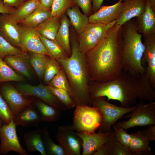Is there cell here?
I'll return each mask as SVG.
<instances>
[{"label":"cell","instance_id":"6da1fadb","mask_svg":"<svg viewBox=\"0 0 155 155\" xmlns=\"http://www.w3.org/2000/svg\"><path fill=\"white\" fill-rule=\"evenodd\" d=\"M91 99L106 97L108 100L119 102L121 106L132 107L141 101H153L155 90L145 73H135L122 71L114 80L105 82H91L89 87Z\"/></svg>","mask_w":155,"mask_h":155},{"label":"cell","instance_id":"7a4b0ae2","mask_svg":"<svg viewBox=\"0 0 155 155\" xmlns=\"http://www.w3.org/2000/svg\"><path fill=\"white\" fill-rule=\"evenodd\" d=\"M122 26H115L94 47L85 53L91 82L115 80L122 72Z\"/></svg>","mask_w":155,"mask_h":155},{"label":"cell","instance_id":"3957f363","mask_svg":"<svg viewBox=\"0 0 155 155\" xmlns=\"http://www.w3.org/2000/svg\"><path fill=\"white\" fill-rule=\"evenodd\" d=\"M71 54L57 60L63 70L76 97L77 105H91L89 87L91 81L85 53L80 50L77 38L72 39Z\"/></svg>","mask_w":155,"mask_h":155},{"label":"cell","instance_id":"277c9868","mask_svg":"<svg viewBox=\"0 0 155 155\" xmlns=\"http://www.w3.org/2000/svg\"><path fill=\"white\" fill-rule=\"evenodd\" d=\"M123 40L122 67L123 71L135 73H145L141 60L145 49L142 35L137 30L136 22L130 20L122 27Z\"/></svg>","mask_w":155,"mask_h":155},{"label":"cell","instance_id":"5b68a950","mask_svg":"<svg viewBox=\"0 0 155 155\" xmlns=\"http://www.w3.org/2000/svg\"><path fill=\"white\" fill-rule=\"evenodd\" d=\"M73 116L72 129L78 132L93 133L98 129L102 121V115L97 107L88 105L76 106Z\"/></svg>","mask_w":155,"mask_h":155},{"label":"cell","instance_id":"8992f818","mask_svg":"<svg viewBox=\"0 0 155 155\" xmlns=\"http://www.w3.org/2000/svg\"><path fill=\"white\" fill-rule=\"evenodd\" d=\"M91 105L98 108L102 117V121L98 130L104 133L111 131V126L124 115L130 113L136 107L128 108L118 106L107 101L105 97H100L91 100Z\"/></svg>","mask_w":155,"mask_h":155},{"label":"cell","instance_id":"52a82bcc","mask_svg":"<svg viewBox=\"0 0 155 155\" xmlns=\"http://www.w3.org/2000/svg\"><path fill=\"white\" fill-rule=\"evenodd\" d=\"M135 108L125 118L127 120L116 123V126L126 130L136 126H146L155 125V102L146 104L144 101L138 102Z\"/></svg>","mask_w":155,"mask_h":155},{"label":"cell","instance_id":"ba28073f","mask_svg":"<svg viewBox=\"0 0 155 155\" xmlns=\"http://www.w3.org/2000/svg\"><path fill=\"white\" fill-rule=\"evenodd\" d=\"M116 20L106 24L90 23L85 29L78 34V40L81 51L85 53L94 47L115 26Z\"/></svg>","mask_w":155,"mask_h":155},{"label":"cell","instance_id":"9c48e42d","mask_svg":"<svg viewBox=\"0 0 155 155\" xmlns=\"http://www.w3.org/2000/svg\"><path fill=\"white\" fill-rule=\"evenodd\" d=\"M16 88L24 97H34L62 111L67 110L65 106L47 88L40 83L37 86L19 83Z\"/></svg>","mask_w":155,"mask_h":155},{"label":"cell","instance_id":"30bf717a","mask_svg":"<svg viewBox=\"0 0 155 155\" xmlns=\"http://www.w3.org/2000/svg\"><path fill=\"white\" fill-rule=\"evenodd\" d=\"M16 125L13 120L8 124H4L0 127V154L6 155L11 151L20 155L28 154L23 148L17 134Z\"/></svg>","mask_w":155,"mask_h":155},{"label":"cell","instance_id":"8fae6325","mask_svg":"<svg viewBox=\"0 0 155 155\" xmlns=\"http://www.w3.org/2000/svg\"><path fill=\"white\" fill-rule=\"evenodd\" d=\"M74 131L69 125H62L58 128L57 140L58 144L64 150L65 155H80L82 140Z\"/></svg>","mask_w":155,"mask_h":155},{"label":"cell","instance_id":"7c38bea8","mask_svg":"<svg viewBox=\"0 0 155 155\" xmlns=\"http://www.w3.org/2000/svg\"><path fill=\"white\" fill-rule=\"evenodd\" d=\"M21 31L20 49L23 52L40 53L49 56L40 38V35L34 28L20 25Z\"/></svg>","mask_w":155,"mask_h":155},{"label":"cell","instance_id":"4fadbf2b","mask_svg":"<svg viewBox=\"0 0 155 155\" xmlns=\"http://www.w3.org/2000/svg\"><path fill=\"white\" fill-rule=\"evenodd\" d=\"M0 93L9 106L14 116L32 103V100L24 97L16 88L9 84L0 87Z\"/></svg>","mask_w":155,"mask_h":155},{"label":"cell","instance_id":"5bb4252c","mask_svg":"<svg viewBox=\"0 0 155 155\" xmlns=\"http://www.w3.org/2000/svg\"><path fill=\"white\" fill-rule=\"evenodd\" d=\"M18 23L9 13L0 14V36L12 45L20 48L21 31Z\"/></svg>","mask_w":155,"mask_h":155},{"label":"cell","instance_id":"9a60e30c","mask_svg":"<svg viewBox=\"0 0 155 155\" xmlns=\"http://www.w3.org/2000/svg\"><path fill=\"white\" fill-rule=\"evenodd\" d=\"M123 0L110 6H101L100 9L89 17L90 23L106 24L117 20L119 17L124 6Z\"/></svg>","mask_w":155,"mask_h":155},{"label":"cell","instance_id":"2e32d148","mask_svg":"<svg viewBox=\"0 0 155 155\" xmlns=\"http://www.w3.org/2000/svg\"><path fill=\"white\" fill-rule=\"evenodd\" d=\"M110 132L104 133L98 130L97 133H91L76 132L82 140L83 151L82 155H93L107 141Z\"/></svg>","mask_w":155,"mask_h":155},{"label":"cell","instance_id":"e0dca14e","mask_svg":"<svg viewBox=\"0 0 155 155\" xmlns=\"http://www.w3.org/2000/svg\"><path fill=\"white\" fill-rule=\"evenodd\" d=\"M145 49L141 60L144 66L147 64L145 73L152 88L155 89V36L144 38Z\"/></svg>","mask_w":155,"mask_h":155},{"label":"cell","instance_id":"ac0fdd59","mask_svg":"<svg viewBox=\"0 0 155 155\" xmlns=\"http://www.w3.org/2000/svg\"><path fill=\"white\" fill-rule=\"evenodd\" d=\"M138 32L142 33L144 38L155 36V11L146 0L144 12L136 22Z\"/></svg>","mask_w":155,"mask_h":155},{"label":"cell","instance_id":"d6986e66","mask_svg":"<svg viewBox=\"0 0 155 155\" xmlns=\"http://www.w3.org/2000/svg\"><path fill=\"white\" fill-rule=\"evenodd\" d=\"M124 6L115 26H123L134 17L139 18L144 12L146 0H123Z\"/></svg>","mask_w":155,"mask_h":155},{"label":"cell","instance_id":"ffe728a7","mask_svg":"<svg viewBox=\"0 0 155 155\" xmlns=\"http://www.w3.org/2000/svg\"><path fill=\"white\" fill-rule=\"evenodd\" d=\"M13 120L16 126L24 127H36L42 121L40 113L32 104L15 116Z\"/></svg>","mask_w":155,"mask_h":155},{"label":"cell","instance_id":"44dd1931","mask_svg":"<svg viewBox=\"0 0 155 155\" xmlns=\"http://www.w3.org/2000/svg\"><path fill=\"white\" fill-rule=\"evenodd\" d=\"M92 155H135L129 149L122 145L117 140L114 132H110L105 143Z\"/></svg>","mask_w":155,"mask_h":155},{"label":"cell","instance_id":"7402d4cb","mask_svg":"<svg viewBox=\"0 0 155 155\" xmlns=\"http://www.w3.org/2000/svg\"><path fill=\"white\" fill-rule=\"evenodd\" d=\"M3 59L9 66L28 79L31 78V66L28 54L23 52L20 54L7 55Z\"/></svg>","mask_w":155,"mask_h":155},{"label":"cell","instance_id":"603a6c76","mask_svg":"<svg viewBox=\"0 0 155 155\" xmlns=\"http://www.w3.org/2000/svg\"><path fill=\"white\" fill-rule=\"evenodd\" d=\"M70 24L67 16L64 14L61 18L60 24L55 38V40L68 57L70 56L71 53L69 40Z\"/></svg>","mask_w":155,"mask_h":155},{"label":"cell","instance_id":"cb8c5ba5","mask_svg":"<svg viewBox=\"0 0 155 155\" xmlns=\"http://www.w3.org/2000/svg\"><path fill=\"white\" fill-rule=\"evenodd\" d=\"M131 138L128 147L135 155H152L149 141L140 131L131 133Z\"/></svg>","mask_w":155,"mask_h":155},{"label":"cell","instance_id":"d4e9b609","mask_svg":"<svg viewBox=\"0 0 155 155\" xmlns=\"http://www.w3.org/2000/svg\"><path fill=\"white\" fill-rule=\"evenodd\" d=\"M23 136L28 152L38 151L42 155H47L42 138V129L28 131Z\"/></svg>","mask_w":155,"mask_h":155},{"label":"cell","instance_id":"484cf974","mask_svg":"<svg viewBox=\"0 0 155 155\" xmlns=\"http://www.w3.org/2000/svg\"><path fill=\"white\" fill-rule=\"evenodd\" d=\"M32 103L39 111L41 116L42 121L55 122L61 117L62 111L49 105L40 99L33 100Z\"/></svg>","mask_w":155,"mask_h":155},{"label":"cell","instance_id":"4316f807","mask_svg":"<svg viewBox=\"0 0 155 155\" xmlns=\"http://www.w3.org/2000/svg\"><path fill=\"white\" fill-rule=\"evenodd\" d=\"M70 21L78 34L81 33L89 24V17L82 14L79 7L75 4L66 11Z\"/></svg>","mask_w":155,"mask_h":155},{"label":"cell","instance_id":"83f0119b","mask_svg":"<svg viewBox=\"0 0 155 155\" xmlns=\"http://www.w3.org/2000/svg\"><path fill=\"white\" fill-rule=\"evenodd\" d=\"M61 19V18L57 16H51L34 28L42 36L48 39L55 40Z\"/></svg>","mask_w":155,"mask_h":155},{"label":"cell","instance_id":"f1b7e54d","mask_svg":"<svg viewBox=\"0 0 155 155\" xmlns=\"http://www.w3.org/2000/svg\"><path fill=\"white\" fill-rule=\"evenodd\" d=\"M40 5L39 1L28 0L18 7L14 9L9 14L18 23L29 16Z\"/></svg>","mask_w":155,"mask_h":155},{"label":"cell","instance_id":"f546056e","mask_svg":"<svg viewBox=\"0 0 155 155\" xmlns=\"http://www.w3.org/2000/svg\"><path fill=\"white\" fill-rule=\"evenodd\" d=\"M51 17V10H46L39 6L27 18L18 23L34 28Z\"/></svg>","mask_w":155,"mask_h":155},{"label":"cell","instance_id":"4dcf8cb0","mask_svg":"<svg viewBox=\"0 0 155 155\" xmlns=\"http://www.w3.org/2000/svg\"><path fill=\"white\" fill-rule=\"evenodd\" d=\"M28 54L31 66L39 78L43 77L49 56L38 53H29Z\"/></svg>","mask_w":155,"mask_h":155},{"label":"cell","instance_id":"1f68e13d","mask_svg":"<svg viewBox=\"0 0 155 155\" xmlns=\"http://www.w3.org/2000/svg\"><path fill=\"white\" fill-rule=\"evenodd\" d=\"M48 83L49 86L63 89L67 91L75 105H77V101L76 97L62 68L58 73Z\"/></svg>","mask_w":155,"mask_h":155},{"label":"cell","instance_id":"d6a6232c","mask_svg":"<svg viewBox=\"0 0 155 155\" xmlns=\"http://www.w3.org/2000/svg\"><path fill=\"white\" fill-rule=\"evenodd\" d=\"M42 136L47 155H65L63 148L55 144L51 138L47 126L42 129Z\"/></svg>","mask_w":155,"mask_h":155},{"label":"cell","instance_id":"836d02e7","mask_svg":"<svg viewBox=\"0 0 155 155\" xmlns=\"http://www.w3.org/2000/svg\"><path fill=\"white\" fill-rule=\"evenodd\" d=\"M40 38L49 57L56 60L68 57L56 40L48 39L40 35Z\"/></svg>","mask_w":155,"mask_h":155},{"label":"cell","instance_id":"e575fe53","mask_svg":"<svg viewBox=\"0 0 155 155\" xmlns=\"http://www.w3.org/2000/svg\"><path fill=\"white\" fill-rule=\"evenodd\" d=\"M23 79L8 65L0 57V83L14 81L22 82Z\"/></svg>","mask_w":155,"mask_h":155},{"label":"cell","instance_id":"d590c367","mask_svg":"<svg viewBox=\"0 0 155 155\" xmlns=\"http://www.w3.org/2000/svg\"><path fill=\"white\" fill-rule=\"evenodd\" d=\"M75 4L73 0H54L51 7V16L61 18L69 9Z\"/></svg>","mask_w":155,"mask_h":155},{"label":"cell","instance_id":"8d00e7d4","mask_svg":"<svg viewBox=\"0 0 155 155\" xmlns=\"http://www.w3.org/2000/svg\"><path fill=\"white\" fill-rule=\"evenodd\" d=\"M46 86L50 91L65 106L67 109L76 106L70 95L66 90L49 85Z\"/></svg>","mask_w":155,"mask_h":155},{"label":"cell","instance_id":"74e56055","mask_svg":"<svg viewBox=\"0 0 155 155\" xmlns=\"http://www.w3.org/2000/svg\"><path fill=\"white\" fill-rule=\"evenodd\" d=\"M61 68L56 59L49 57L44 73L43 77L44 81L46 82H49Z\"/></svg>","mask_w":155,"mask_h":155},{"label":"cell","instance_id":"f35d334b","mask_svg":"<svg viewBox=\"0 0 155 155\" xmlns=\"http://www.w3.org/2000/svg\"><path fill=\"white\" fill-rule=\"evenodd\" d=\"M23 51L19 48L13 46L0 36V57L2 59L7 55H15Z\"/></svg>","mask_w":155,"mask_h":155},{"label":"cell","instance_id":"ab89813d","mask_svg":"<svg viewBox=\"0 0 155 155\" xmlns=\"http://www.w3.org/2000/svg\"><path fill=\"white\" fill-rule=\"evenodd\" d=\"M14 116L9 106L0 93V118L4 124H8Z\"/></svg>","mask_w":155,"mask_h":155},{"label":"cell","instance_id":"60d3db41","mask_svg":"<svg viewBox=\"0 0 155 155\" xmlns=\"http://www.w3.org/2000/svg\"><path fill=\"white\" fill-rule=\"evenodd\" d=\"M115 136L117 140L122 145L128 148L131 138V134L127 133L126 130L121 127H117L114 124L113 126Z\"/></svg>","mask_w":155,"mask_h":155},{"label":"cell","instance_id":"b9f144b4","mask_svg":"<svg viewBox=\"0 0 155 155\" xmlns=\"http://www.w3.org/2000/svg\"><path fill=\"white\" fill-rule=\"evenodd\" d=\"M75 4L80 7L84 14L88 16L93 13L92 0H73Z\"/></svg>","mask_w":155,"mask_h":155},{"label":"cell","instance_id":"7bdbcfd3","mask_svg":"<svg viewBox=\"0 0 155 155\" xmlns=\"http://www.w3.org/2000/svg\"><path fill=\"white\" fill-rule=\"evenodd\" d=\"M142 133L149 141L154 142L155 141V125L148 126L147 129L140 131Z\"/></svg>","mask_w":155,"mask_h":155},{"label":"cell","instance_id":"ee69618b","mask_svg":"<svg viewBox=\"0 0 155 155\" xmlns=\"http://www.w3.org/2000/svg\"><path fill=\"white\" fill-rule=\"evenodd\" d=\"M4 3L10 7L17 8L21 6L24 0H2Z\"/></svg>","mask_w":155,"mask_h":155},{"label":"cell","instance_id":"f6af8a7d","mask_svg":"<svg viewBox=\"0 0 155 155\" xmlns=\"http://www.w3.org/2000/svg\"><path fill=\"white\" fill-rule=\"evenodd\" d=\"M15 8L5 4L2 0H0V13H10Z\"/></svg>","mask_w":155,"mask_h":155},{"label":"cell","instance_id":"bcb514c9","mask_svg":"<svg viewBox=\"0 0 155 155\" xmlns=\"http://www.w3.org/2000/svg\"><path fill=\"white\" fill-rule=\"evenodd\" d=\"M54 0H40L39 7L46 10H51L50 9Z\"/></svg>","mask_w":155,"mask_h":155},{"label":"cell","instance_id":"7dc6e473","mask_svg":"<svg viewBox=\"0 0 155 155\" xmlns=\"http://www.w3.org/2000/svg\"><path fill=\"white\" fill-rule=\"evenodd\" d=\"M104 0H92L93 12L97 11L101 7Z\"/></svg>","mask_w":155,"mask_h":155},{"label":"cell","instance_id":"c3c4849f","mask_svg":"<svg viewBox=\"0 0 155 155\" xmlns=\"http://www.w3.org/2000/svg\"><path fill=\"white\" fill-rule=\"evenodd\" d=\"M149 3L152 8L153 10L155 11V0H147Z\"/></svg>","mask_w":155,"mask_h":155},{"label":"cell","instance_id":"681fc988","mask_svg":"<svg viewBox=\"0 0 155 155\" xmlns=\"http://www.w3.org/2000/svg\"><path fill=\"white\" fill-rule=\"evenodd\" d=\"M4 124L3 121L0 118V127H1Z\"/></svg>","mask_w":155,"mask_h":155},{"label":"cell","instance_id":"f907efd6","mask_svg":"<svg viewBox=\"0 0 155 155\" xmlns=\"http://www.w3.org/2000/svg\"><path fill=\"white\" fill-rule=\"evenodd\" d=\"M38 0L40 1V0Z\"/></svg>","mask_w":155,"mask_h":155}]
</instances>
